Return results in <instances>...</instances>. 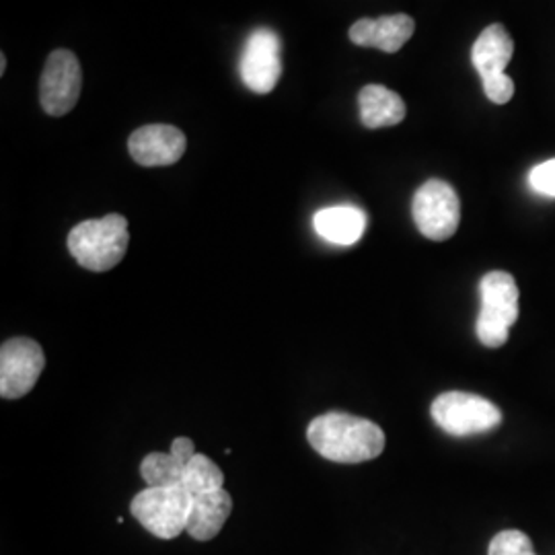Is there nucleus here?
<instances>
[{
	"label": "nucleus",
	"mask_w": 555,
	"mask_h": 555,
	"mask_svg": "<svg viewBox=\"0 0 555 555\" xmlns=\"http://www.w3.org/2000/svg\"><path fill=\"white\" fill-rule=\"evenodd\" d=\"M307 438L319 455L334 463H364L385 451V433L378 424L344 412L315 417Z\"/></svg>",
	"instance_id": "f257e3e1"
},
{
	"label": "nucleus",
	"mask_w": 555,
	"mask_h": 555,
	"mask_svg": "<svg viewBox=\"0 0 555 555\" xmlns=\"http://www.w3.org/2000/svg\"><path fill=\"white\" fill-rule=\"evenodd\" d=\"M128 241V220L121 215H107L77 224L68 235V249L85 270L107 272L126 256Z\"/></svg>",
	"instance_id": "f03ea898"
},
{
	"label": "nucleus",
	"mask_w": 555,
	"mask_h": 555,
	"mask_svg": "<svg viewBox=\"0 0 555 555\" xmlns=\"http://www.w3.org/2000/svg\"><path fill=\"white\" fill-rule=\"evenodd\" d=\"M481 311L476 321L479 341L488 348H500L508 341L511 327L518 319V286L508 272H490L479 282Z\"/></svg>",
	"instance_id": "7ed1b4c3"
},
{
	"label": "nucleus",
	"mask_w": 555,
	"mask_h": 555,
	"mask_svg": "<svg viewBox=\"0 0 555 555\" xmlns=\"http://www.w3.org/2000/svg\"><path fill=\"white\" fill-rule=\"evenodd\" d=\"M513 54L515 41L500 23L486 27L472 48V62L483 85V93L496 105L508 103L515 95V82L506 75Z\"/></svg>",
	"instance_id": "20e7f679"
},
{
	"label": "nucleus",
	"mask_w": 555,
	"mask_h": 555,
	"mask_svg": "<svg viewBox=\"0 0 555 555\" xmlns=\"http://www.w3.org/2000/svg\"><path fill=\"white\" fill-rule=\"evenodd\" d=\"M433 417L447 435L451 437H472L483 435L502 424V412L496 403L486 397L449 391L435 399Z\"/></svg>",
	"instance_id": "39448f33"
},
{
	"label": "nucleus",
	"mask_w": 555,
	"mask_h": 555,
	"mask_svg": "<svg viewBox=\"0 0 555 555\" xmlns=\"http://www.w3.org/2000/svg\"><path fill=\"white\" fill-rule=\"evenodd\" d=\"M192 496L183 488H146L139 492L130 513L140 525L159 539H176L188 531Z\"/></svg>",
	"instance_id": "423d86ee"
},
{
	"label": "nucleus",
	"mask_w": 555,
	"mask_h": 555,
	"mask_svg": "<svg viewBox=\"0 0 555 555\" xmlns=\"http://www.w3.org/2000/svg\"><path fill=\"white\" fill-rule=\"evenodd\" d=\"M412 215L424 237L433 241L453 237L461 222V202L453 185L442 179L426 181L414 196Z\"/></svg>",
	"instance_id": "0eeeda50"
},
{
	"label": "nucleus",
	"mask_w": 555,
	"mask_h": 555,
	"mask_svg": "<svg viewBox=\"0 0 555 555\" xmlns=\"http://www.w3.org/2000/svg\"><path fill=\"white\" fill-rule=\"evenodd\" d=\"M82 70L79 59L68 50H54L43 66L40 103L48 116H66L80 98Z\"/></svg>",
	"instance_id": "6e6552de"
},
{
	"label": "nucleus",
	"mask_w": 555,
	"mask_h": 555,
	"mask_svg": "<svg viewBox=\"0 0 555 555\" xmlns=\"http://www.w3.org/2000/svg\"><path fill=\"white\" fill-rule=\"evenodd\" d=\"M46 366L40 344L29 337L7 339L0 348V396L20 399L27 396Z\"/></svg>",
	"instance_id": "1a4fd4ad"
},
{
	"label": "nucleus",
	"mask_w": 555,
	"mask_h": 555,
	"mask_svg": "<svg viewBox=\"0 0 555 555\" xmlns=\"http://www.w3.org/2000/svg\"><path fill=\"white\" fill-rule=\"evenodd\" d=\"M280 48V38L272 29H256L249 36L238 60L241 80L247 89L258 95H268L276 89L282 75Z\"/></svg>",
	"instance_id": "9d476101"
},
{
	"label": "nucleus",
	"mask_w": 555,
	"mask_h": 555,
	"mask_svg": "<svg viewBox=\"0 0 555 555\" xmlns=\"http://www.w3.org/2000/svg\"><path fill=\"white\" fill-rule=\"evenodd\" d=\"M188 140L176 126L151 124L132 132L128 139L130 157L142 167H167L178 163L185 153Z\"/></svg>",
	"instance_id": "9b49d317"
},
{
	"label": "nucleus",
	"mask_w": 555,
	"mask_h": 555,
	"mask_svg": "<svg viewBox=\"0 0 555 555\" xmlns=\"http://www.w3.org/2000/svg\"><path fill=\"white\" fill-rule=\"evenodd\" d=\"M416 31V23L412 17L385 15L378 20H360L350 27V40L360 48H377L380 52L396 54Z\"/></svg>",
	"instance_id": "f8f14e48"
},
{
	"label": "nucleus",
	"mask_w": 555,
	"mask_h": 555,
	"mask_svg": "<svg viewBox=\"0 0 555 555\" xmlns=\"http://www.w3.org/2000/svg\"><path fill=\"white\" fill-rule=\"evenodd\" d=\"M233 511V498L220 488L192 498L188 533L196 541H210L219 535Z\"/></svg>",
	"instance_id": "ddd939ff"
},
{
	"label": "nucleus",
	"mask_w": 555,
	"mask_h": 555,
	"mask_svg": "<svg viewBox=\"0 0 555 555\" xmlns=\"http://www.w3.org/2000/svg\"><path fill=\"white\" fill-rule=\"evenodd\" d=\"M358 107H360V121L369 130L397 126L405 119L408 107L405 101L397 95L396 91L383 85H366L358 93Z\"/></svg>",
	"instance_id": "4468645a"
},
{
	"label": "nucleus",
	"mask_w": 555,
	"mask_h": 555,
	"mask_svg": "<svg viewBox=\"0 0 555 555\" xmlns=\"http://www.w3.org/2000/svg\"><path fill=\"white\" fill-rule=\"evenodd\" d=\"M313 224L319 237L334 245H354L366 229V217L357 206H332L319 210Z\"/></svg>",
	"instance_id": "2eb2a0df"
},
{
	"label": "nucleus",
	"mask_w": 555,
	"mask_h": 555,
	"mask_svg": "<svg viewBox=\"0 0 555 555\" xmlns=\"http://www.w3.org/2000/svg\"><path fill=\"white\" fill-rule=\"evenodd\" d=\"M190 496H199L204 492H212L224 488V474L219 465L206 455H196L183 469L181 486Z\"/></svg>",
	"instance_id": "dca6fc26"
},
{
	"label": "nucleus",
	"mask_w": 555,
	"mask_h": 555,
	"mask_svg": "<svg viewBox=\"0 0 555 555\" xmlns=\"http://www.w3.org/2000/svg\"><path fill=\"white\" fill-rule=\"evenodd\" d=\"M183 469L185 465L178 463L171 453H151L140 463V476L149 488H178Z\"/></svg>",
	"instance_id": "f3484780"
},
{
	"label": "nucleus",
	"mask_w": 555,
	"mask_h": 555,
	"mask_svg": "<svg viewBox=\"0 0 555 555\" xmlns=\"http://www.w3.org/2000/svg\"><path fill=\"white\" fill-rule=\"evenodd\" d=\"M488 555H537L533 552V543L531 539L525 535L522 531H516V529H508V531H502L498 533L492 543H490V550Z\"/></svg>",
	"instance_id": "a211bd4d"
},
{
	"label": "nucleus",
	"mask_w": 555,
	"mask_h": 555,
	"mask_svg": "<svg viewBox=\"0 0 555 555\" xmlns=\"http://www.w3.org/2000/svg\"><path fill=\"white\" fill-rule=\"evenodd\" d=\"M529 183L537 194L555 198V159L545 160V163L533 167V171L529 176Z\"/></svg>",
	"instance_id": "6ab92c4d"
},
{
	"label": "nucleus",
	"mask_w": 555,
	"mask_h": 555,
	"mask_svg": "<svg viewBox=\"0 0 555 555\" xmlns=\"http://www.w3.org/2000/svg\"><path fill=\"white\" fill-rule=\"evenodd\" d=\"M173 459L181 463V465H188L194 456L198 455L196 453V447H194V440L192 438L179 437L171 442V451H169Z\"/></svg>",
	"instance_id": "aec40b11"
},
{
	"label": "nucleus",
	"mask_w": 555,
	"mask_h": 555,
	"mask_svg": "<svg viewBox=\"0 0 555 555\" xmlns=\"http://www.w3.org/2000/svg\"><path fill=\"white\" fill-rule=\"evenodd\" d=\"M4 70H7V59H4V54L0 56V75H4Z\"/></svg>",
	"instance_id": "412c9836"
}]
</instances>
